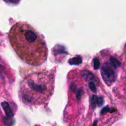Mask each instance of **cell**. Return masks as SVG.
Returning a JSON list of instances; mask_svg holds the SVG:
<instances>
[{
  "label": "cell",
  "instance_id": "obj_1",
  "mask_svg": "<svg viewBox=\"0 0 126 126\" xmlns=\"http://www.w3.org/2000/svg\"><path fill=\"white\" fill-rule=\"evenodd\" d=\"M9 38L16 54L27 64L39 66L46 60L48 52L44 37L29 23H15L10 30Z\"/></svg>",
  "mask_w": 126,
  "mask_h": 126
},
{
  "label": "cell",
  "instance_id": "obj_2",
  "mask_svg": "<svg viewBox=\"0 0 126 126\" xmlns=\"http://www.w3.org/2000/svg\"><path fill=\"white\" fill-rule=\"evenodd\" d=\"M54 71H40L27 74L20 87L22 102L28 107L43 105L52 96L55 85Z\"/></svg>",
  "mask_w": 126,
  "mask_h": 126
}]
</instances>
